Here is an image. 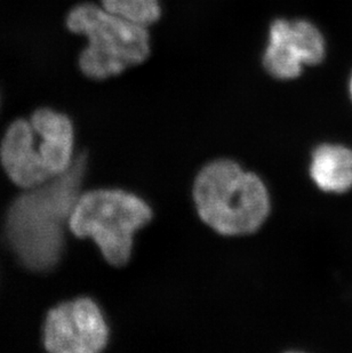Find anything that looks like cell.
I'll use <instances>...</instances> for the list:
<instances>
[{"mask_svg":"<svg viewBox=\"0 0 352 353\" xmlns=\"http://www.w3.org/2000/svg\"><path fill=\"white\" fill-rule=\"evenodd\" d=\"M326 50L325 36L313 21L277 17L269 26L262 65L276 79H295L304 65L322 63Z\"/></svg>","mask_w":352,"mask_h":353,"instance_id":"5","label":"cell"},{"mask_svg":"<svg viewBox=\"0 0 352 353\" xmlns=\"http://www.w3.org/2000/svg\"><path fill=\"white\" fill-rule=\"evenodd\" d=\"M153 217V208L140 196L121 189H97L79 196L69 230L93 240L108 263L124 267L132 257L135 234Z\"/></svg>","mask_w":352,"mask_h":353,"instance_id":"4","label":"cell"},{"mask_svg":"<svg viewBox=\"0 0 352 353\" xmlns=\"http://www.w3.org/2000/svg\"><path fill=\"white\" fill-rule=\"evenodd\" d=\"M309 174L319 190L343 194L352 189V149L336 143L315 148L310 160Z\"/></svg>","mask_w":352,"mask_h":353,"instance_id":"9","label":"cell"},{"mask_svg":"<svg viewBox=\"0 0 352 353\" xmlns=\"http://www.w3.org/2000/svg\"><path fill=\"white\" fill-rule=\"evenodd\" d=\"M109 342V327L93 300L80 297L53 307L43 325V345L53 353H97Z\"/></svg>","mask_w":352,"mask_h":353,"instance_id":"6","label":"cell"},{"mask_svg":"<svg viewBox=\"0 0 352 353\" xmlns=\"http://www.w3.org/2000/svg\"><path fill=\"white\" fill-rule=\"evenodd\" d=\"M193 199L200 220L216 234H255L271 210L269 189L257 174L235 160H213L197 174Z\"/></svg>","mask_w":352,"mask_h":353,"instance_id":"2","label":"cell"},{"mask_svg":"<svg viewBox=\"0 0 352 353\" xmlns=\"http://www.w3.org/2000/svg\"><path fill=\"white\" fill-rule=\"evenodd\" d=\"M87 156H76L66 172L24 189L7 210L3 234L17 261L32 272H48L63 255L66 231L81 196Z\"/></svg>","mask_w":352,"mask_h":353,"instance_id":"1","label":"cell"},{"mask_svg":"<svg viewBox=\"0 0 352 353\" xmlns=\"http://www.w3.org/2000/svg\"><path fill=\"white\" fill-rule=\"evenodd\" d=\"M0 160L7 176L22 189L53 179L43 160L39 137L27 120H17L7 128L0 144Z\"/></svg>","mask_w":352,"mask_h":353,"instance_id":"7","label":"cell"},{"mask_svg":"<svg viewBox=\"0 0 352 353\" xmlns=\"http://www.w3.org/2000/svg\"><path fill=\"white\" fill-rule=\"evenodd\" d=\"M348 88H349L350 99H351L352 101V74L351 76H350L349 86H348Z\"/></svg>","mask_w":352,"mask_h":353,"instance_id":"11","label":"cell"},{"mask_svg":"<svg viewBox=\"0 0 352 353\" xmlns=\"http://www.w3.org/2000/svg\"><path fill=\"white\" fill-rule=\"evenodd\" d=\"M111 13L149 27L162 17L160 0H101Z\"/></svg>","mask_w":352,"mask_h":353,"instance_id":"10","label":"cell"},{"mask_svg":"<svg viewBox=\"0 0 352 353\" xmlns=\"http://www.w3.org/2000/svg\"><path fill=\"white\" fill-rule=\"evenodd\" d=\"M71 32L87 38L79 55V68L88 78L108 79L128 68L143 63L151 52L146 26L127 20L106 10L102 5L85 3L68 14Z\"/></svg>","mask_w":352,"mask_h":353,"instance_id":"3","label":"cell"},{"mask_svg":"<svg viewBox=\"0 0 352 353\" xmlns=\"http://www.w3.org/2000/svg\"><path fill=\"white\" fill-rule=\"evenodd\" d=\"M39 137L43 160L52 177L63 173L71 166L75 156V130L66 114L43 108L30 120Z\"/></svg>","mask_w":352,"mask_h":353,"instance_id":"8","label":"cell"}]
</instances>
